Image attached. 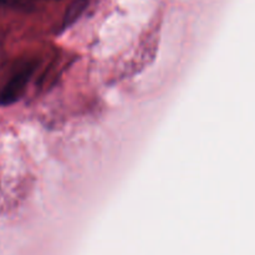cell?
I'll return each mask as SVG.
<instances>
[{
    "label": "cell",
    "mask_w": 255,
    "mask_h": 255,
    "mask_svg": "<svg viewBox=\"0 0 255 255\" xmlns=\"http://www.w3.org/2000/svg\"><path fill=\"white\" fill-rule=\"evenodd\" d=\"M87 4H89L87 0H72L67 6L66 11H65L64 17H62V27L66 29V27L75 24L80 19V16L84 14Z\"/></svg>",
    "instance_id": "cell-2"
},
{
    "label": "cell",
    "mask_w": 255,
    "mask_h": 255,
    "mask_svg": "<svg viewBox=\"0 0 255 255\" xmlns=\"http://www.w3.org/2000/svg\"><path fill=\"white\" fill-rule=\"evenodd\" d=\"M32 71H34V67L26 66L12 75L11 79L5 84V86L0 91V106H9L21 97L31 77Z\"/></svg>",
    "instance_id": "cell-1"
}]
</instances>
